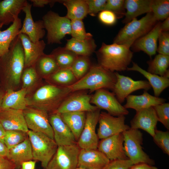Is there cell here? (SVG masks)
I'll return each instance as SVG.
<instances>
[{"instance_id": "8992f818", "label": "cell", "mask_w": 169, "mask_h": 169, "mask_svg": "<svg viewBox=\"0 0 169 169\" xmlns=\"http://www.w3.org/2000/svg\"><path fill=\"white\" fill-rule=\"evenodd\" d=\"M125 155L133 164L145 163L154 166L155 163L144 151L143 135L139 129L130 128L122 133Z\"/></svg>"}, {"instance_id": "e0dca14e", "label": "cell", "mask_w": 169, "mask_h": 169, "mask_svg": "<svg viewBox=\"0 0 169 169\" xmlns=\"http://www.w3.org/2000/svg\"><path fill=\"white\" fill-rule=\"evenodd\" d=\"M49 120L53 129L54 140L58 146L77 143L73 133L63 120L60 114L54 112L49 114Z\"/></svg>"}, {"instance_id": "60d3db41", "label": "cell", "mask_w": 169, "mask_h": 169, "mask_svg": "<svg viewBox=\"0 0 169 169\" xmlns=\"http://www.w3.org/2000/svg\"><path fill=\"white\" fill-rule=\"evenodd\" d=\"M28 132L20 130L6 131L3 140L9 149L23 141L28 137Z\"/></svg>"}, {"instance_id": "83f0119b", "label": "cell", "mask_w": 169, "mask_h": 169, "mask_svg": "<svg viewBox=\"0 0 169 169\" xmlns=\"http://www.w3.org/2000/svg\"><path fill=\"white\" fill-rule=\"evenodd\" d=\"M7 158L15 164V169H20L23 162L33 160L31 145L28 137L22 143L9 149Z\"/></svg>"}, {"instance_id": "52a82bcc", "label": "cell", "mask_w": 169, "mask_h": 169, "mask_svg": "<svg viewBox=\"0 0 169 169\" xmlns=\"http://www.w3.org/2000/svg\"><path fill=\"white\" fill-rule=\"evenodd\" d=\"M32 152L33 160L41 162L45 169L55 153L58 146L54 139L42 133L29 130L28 132Z\"/></svg>"}, {"instance_id": "d6986e66", "label": "cell", "mask_w": 169, "mask_h": 169, "mask_svg": "<svg viewBox=\"0 0 169 169\" xmlns=\"http://www.w3.org/2000/svg\"><path fill=\"white\" fill-rule=\"evenodd\" d=\"M158 121L155 110L151 107L136 112L130 121V128L144 130L152 137L154 135Z\"/></svg>"}, {"instance_id": "f6af8a7d", "label": "cell", "mask_w": 169, "mask_h": 169, "mask_svg": "<svg viewBox=\"0 0 169 169\" xmlns=\"http://www.w3.org/2000/svg\"><path fill=\"white\" fill-rule=\"evenodd\" d=\"M104 10L112 12L116 16L117 18L125 16V0H107Z\"/></svg>"}, {"instance_id": "9a60e30c", "label": "cell", "mask_w": 169, "mask_h": 169, "mask_svg": "<svg viewBox=\"0 0 169 169\" xmlns=\"http://www.w3.org/2000/svg\"><path fill=\"white\" fill-rule=\"evenodd\" d=\"M69 95L64 100L56 112H65L95 111L98 109L90 102L91 95L84 92H76Z\"/></svg>"}, {"instance_id": "d6a6232c", "label": "cell", "mask_w": 169, "mask_h": 169, "mask_svg": "<svg viewBox=\"0 0 169 169\" xmlns=\"http://www.w3.org/2000/svg\"><path fill=\"white\" fill-rule=\"evenodd\" d=\"M43 79L38 74L34 66L24 68L21 77V88L28 95L43 84Z\"/></svg>"}, {"instance_id": "e575fe53", "label": "cell", "mask_w": 169, "mask_h": 169, "mask_svg": "<svg viewBox=\"0 0 169 169\" xmlns=\"http://www.w3.org/2000/svg\"><path fill=\"white\" fill-rule=\"evenodd\" d=\"M34 67L39 76L45 80L59 69L51 54L42 55L35 63Z\"/></svg>"}, {"instance_id": "4dcf8cb0", "label": "cell", "mask_w": 169, "mask_h": 169, "mask_svg": "<svg viewBox=\"0 0 169 169\" xmlns=\"http://www.w3.org/2000/svg\"><path fill=\"white\" fill-rule=\"evenodd\" d=\"M97 46L92 38L81 40L72 38L67 40L64 48L78 56L89 57L95 52Z\"/></svg>"}, {"instance_id": "c3c4849f", "label": "cell", "mask_w": 169, "mask_h": 169, "mask_svg": "<svg viewBox=\"0 0 169 169\" xmlns=\"http://www.w3.org/2000/svg\"><path fill=\"white\" fill-rule=\"evenodd\" d=\"M133 165L129 159H115L110 161L103 169H129Z\"/></svg>"}, {"instance_id": "680465c9", "label": "cell", "mask_w": 169, "mask_h": 169, "mask_svg": "<svg viewBox=\"0 0 169 169\" xmlns=\"http://www.w3.org/2000/svg\"><path fill=\"white\" fill-rule=\"evenodd\" d=\"M6 131L0 122V138L3 139Z\"/></svg>"}, {"instance_id": "7bdbcfd3", "label": "cell", "mask_w": 169, "mask_h": 169, "mask_svg": "<svg viewBox=\"0 0 169 169\" xmlns=\"http://www.w3.org/2000/svg\"><path fill=\"white\" fill-rule=\"evenodd\" d=\"M156 144L163 152L169 155V132L168 130L163 131L156 129L152 137Z\"/></svg>"}, {"instance_id": "44dd1931", "label": "cell", "mask_w": 169, "mask_h": 169, "mask_svg": "<svg viewBox=\"0 0 169 169\" xmlns=\"http://www.w3.org/2000/svg\"><path fill=\"white\" fill-rule=\"evenodd\" d=\"M110 160L97 149H81L77 167L87 169H103Z\"/></svg>"}, {"instance_id": "7a4b0ae2", "label": "cell", "mask_w": 169, "mask_h": 169, "mask_svg": "<svg viewBox=\"0 0 169 169\" xmlns=\"http://www.w3.org/2000/svg\"><path fill=\"white\" fill-rule=\"evenodd\" d=\"M72 93L68 86H60L47 83L27 95V106L34 107L49 114L55 112L65 99Z\"/></svg>"}, {"instance_id": "b9f144b4", "label": "cell", "mask_w": 169, "mask_h": 169, "mask_svg": "<svg viewBox=\"0 0 169 169\" xmlns=\"http://www.w3.org/2000/svg\"><path fill=\"white\" fill-rule=\"evenodd\" d=\"M71 25L70 35L72 38L78 40H82L93 37L91 33L86 32L82 20H71Z\"/></svg>"}, {"instance_id": "ab89813d", "label": "cell", "mask_w": 169, "mask_h": 169, "mask_svg": "<svg viewBox=\"0 0 169 169\" xmlns=\"http://www.w3.org/2000/svg\"><path fill=\"white\" fill-rule=\"evenodd\" d=\"M151 8V12L158 21L164 20L169 17L168 0H153Z\"/></svg>"}, {"instance_id": "ba28073f", "label": "cell", "mask_w": 169, "mask_h": 169, "mask_svg": "<svg viewBox=\"0 0 169 169\" xmlns=\"http://www.w3.org/2000/svg\"><path fill=\"white\" fill-rule=\"evenodd\" d=\"M44 28L47 31L48 44H60L67 34H71V20L66 16H61L52 11H48L42 18Z\"/></svg>"}, {"instance_id": "cb8c5ba5", "label": "cell", "mask_w": 169, "mask_h": 169, "mask_svg": "<svg viewBox=\"0 0 169 169\" xmlns=\"http://www.w3.org/2000/svg\"><path fill=\"white\" fill-rule=\"evenodd\" d=\"M28 2L26 0L0 1V28L4 25L13 23Z\"/></svg>"}, {"instance_id": "ee69618b", "label": "cell", "mask_w": 169, "mask_h": 169, "mask_svg": "<svg viewBox=\"0 0 169 169\" xmlns=\"http://www.w3.org/2000/svg\"><path fill=\"white\" fill-rule=\"evenodd\" d=\"M158 121L161 122L167 130H169V103H164L153 107Z\"/></svg>"}, {"instance_id": "f35d334b", "label": "cell", "mask_w": 169, "mask_h": 169, "mask_svg": "<svg viewBox=\"0 0 169 169\" xmlns=\"http://www.w3.org/2000/svg\"><path fill=\"white\" fill-rule=\"evenodd\" d=\"M88 57L78 56L70 68L77 80L84 77L91 67Z\"/></svg>"}, {"instance_id": "bcb514c9", "label": "cell", "mask_w": 169, "mask_h": 169, "mask_svg": "<svg viewBox=\"0 0 169 169\" xmlns=\"http://www.w3.org/2000/svg\"><path fill=\"white\" fill-rule=\"evenodd\" d=\"M158 41L156 52L158 54L169 56V33L168 32H160Z\"/></svg>"}, {"instance_id": "d590c367", "label": "cell", "mask_w": 169, "mask_h": 169, "mask_svg": "<svg viewBox=\"0 0 169 169\" xmlns=\"http://www.w3.org/2000/svg\"><path fill=\"white\" fill-rule=\"evenodd\" d=\"M147 71L155 74L169 78V56L158 54L147 62Z\"/></svg>"}, {"instance_id": "6da1fadb", "label": "cell", "mask_w": 169, "mask_h": 169, "mask_svg": "<svg viewBox=\"0 0 169 169\" xmlns=\"http://www.w3.org/2000/svg\"><path fill=\"white\" fill-rule=\"evenodd\" d=\"M24 68L23 49L18 35L11 43L8 51L0 58V86L5 91L21 89Z\"/></svg>"}, {"instance_id": "11a10c76", "label": "cell", "mask_w": 169, "mask_h": 169, "mask_svg": "<svg viewBox=\"0 0 169 169\" xmlns=\"http://www.w3.org/2000/svg\"><path fill=\"white\" fill-rule=\"evenodd\" d=\"M36 162L33 160L24 161L21 164L20 169H35Z\"/></svg>"}, {"instance_id": "9f6ffc18", "label": "cell", "mask_w": 169, "mask_h": 169, "mask_svg": "<svg viewBox=\"0 0 169 169\" xmlns=\"http://www.w3.org/2000/svg\"><path fill=\"white\" fill-rule=\"evenodd\" d=\"M160 27L161 31H169V17L164 20L162 22H161Z\"/></svg>"}, {"instance_id": "816d5d0a", "label": "cell", "mask_w": 169, "mask_h": 169, "mask_svg": "<svg viewBox=\"0 0 169 169\" xmlns=\"http://www.w3.org/2000/svg\"><path fill=\"white\" fill-rule=\"evenodd\" d=\"M32 3L34 7H43L45 5L49 4L52 7L54 3L58 2V0H30Z\"/></svg>"}, {"instance_id": "7402d4cb", "label": "cell", "mask_w": 169, "mask_h": 169, "mask_svg": "<svg viewBox=\"0 0 169 169\" xmlns=\"http://www.w3.org/2000/svg\"><path fill=\"white\" fill-rule=\"evenodd\" d=\"M18 35L23 49L24 68L34 66L38 59L44 54L46 43L43 40L34 43L24 34L20 33Z\"/></svg>"}, {"instance_id": "7dc6e473", "label": "cell", "mask_w": 169, "mask_h": 169, "mask_svg": "<svg viewBox=\"0 0 169 169\" xmlns=\"http://www.w3.org/2000/svg\"><path fill=\"white\" fill-rule=\"evenodd\" d=\"M88 7V14L92 16L104 10L107 0H86Z\"/></svg>"}, {"instance_id": "4fadbf2b", "label": "cell", "mask_w": 169, "mask_h": 169, "mask_svg": "<svg viewBox=\"0 0 169 169\" xmlns=\"http://www.w3.org/2000/svg\"><path fill=\"white\" fill-rule=\"evenodd\" d=\"M125 116H115L106 112H100L97 133L99 139H102L122 133L129 129L130 127L125 124Z\"/></svg>"}, {"instance_id": "74e56055", "label": "cell", "mask_w": 169, "mask_h": 169, "mask_svg": "<svg viewBox=\"0 0 169 169\" xmlns=\"http://www.w3.org/2000/svg\"><path fill=\"white\" fill-rule=\"evenodd\" d=\"M54 57L59 69H70L78 55L64 47H58L50 54Z\"/></svg>"}, {"instance_id": "484cf974", "label": "cell", "mask_w": 169, "mask_h": 169, "mask_svg": "<svg viewBox=\"0 0 169 169\" xmlns=\"http://www.w3.org/2000/svg\"><path fill=\"white\" fill-rule=\"evenodd\" d=\"M152 0H125L126 12L122 22L126 24L140 15L151 12Z\"/></svg>"}, {"instance_id": "f1b7e54d", "label": "cell", "mask_w": 169, "mask_h": 169, "mask_svg": "<svg viewBox=\"0 0 169 169\" xmlns=\"http://www.w3.org/2000/svg\"><path fill=\"white\" fill-rule=\"evenodd\" d=\"M132 63V66L128 67L127 70L138 72L146 77L153 88L155 96L159 97L161 92L169 86V78L151 74L141 68L135 63L133 62Z\"/></svg>"}, {"instance_id": "9c48e42d", "label": "cell", "mask_w": 169, "mask_h": 169, "mask_svg": "<svg viewBox=\"0 0 169 169\" xmlns=\"http://www.w3.org/2000/svg\"><path fill=\"white\" fill-rule=\"evenodd\" d=\"M80 149L77 143L58 146L45 169H75Z\"/></svg>"}, {"instance_id": "5b68a950", "label": "cell", "mask_w": 169, "mask_h": 169, "mask_svg": "<svg viewBox=\"0 0 169 169\" xmlns=\"http://www.w3.org/2000/svg\"><path fill=\"white\" fill-rule=\"evenodd\" d=\"M158 22L152 12L147 13L140 19L134 18L120 30L113 43L131 47L136 40L148 33Z\"/></svg>"}, {"instance_id": "681fc988", "label": "cell", "mask_w": 169, "mask_h": 169, "mask_svg": "<svg viewBox=\"0 0 169 169\" xmlns=\"http://www.w3.org/2000/svg\"><path fill=\"white\" fill-rule=\"evenodd\" d=\"M98 17L99 20L102 23L109 26L114 24L118 19L114 13L107 10H103L100 12Z\"/></svg>"}, {"instance_id": "836d02e7", "label": "cell", "mask_w": 169, "mask_h": 169, "mask_svg": "<svg viewBox=\"0 0 169 169\" xmlns=\"http://www.w3.org/2000/svg\"><path fill=\"white\" fill-rule=\"evenodd\" d=\"M67 9L66 16L70 20H83L88 14V7L86 0H58Z\"/></svg>"}, {"instance_id": "ffe728a7", "label": "cell", "mask_w": 169, "mask_h": 169, "mask_svg": "<svg viewBox=\"0 0 169 169\" xmlns=\"http://www.w3.org/2000/svg\"><path fill=\"white\" fill-rule=\"evenodd\" d=\"M161 22L158 21L148 33L136 40L131 47V50L136 52L142 51L151 57L155 55L157 49L158 37L161 32Z\"/></svg>"}, {"instance_id": "f5cc1de1", "label": "cell", "mask_w": 169, "mask_h": 169, "mask_svg": "<svg viewBox=\"0 0 169 169\" xmlns=\"http://www.w3.org/2000/svg\"><path fill=\"white\" fill-rule=\"evenodd\" d=\"M9 149L5 144L3 139L0 138V158L7 157Z\"/></svg>"}, {"instance_id": "d4e9b609", "label": "cell", "mask_w": 169, "mask_h": 169, "mask_svg": "<svg viewBox=\"0 0 169 169\" xmlns=\"http://www.w3.org/2000/svg\"><path fill=\"white\" fill-rule=\"evenodd\" d=\"M126 99V102L124 106L126 109H134L136 112L163 103L166 101L165 99L152 96L145 90L141 95H129Z\"/></svg>"}, {"instance_id": "f907efd6", "label": "cell", "mask_w": 169, "mask_h": 169, "mask_svg": "<svg viewBox=\"0 0 169 169\" xmlns=\"http://www.w3.org/2000/svg\"><path fill=\"white\" fill-rule=\"evenodd\" d=\"M0 169H15V166L7 157L0 158Z\"/></svg>"}, {"instance_id": "ac0fdd59", "label": "cell", "mask_w": 169, "mask_h": 169, "mask_svg": "<svg viewBox=\"0 0 169 169\" xmlns=\"http://www.w3.org/2000/svg\"><path fill=\"white\" fill-rule=\"evenodd\" d=\"M32 7V4L28 3L23 9L22 11L25 13V16L18 34H24L33 42L36 43L43 38L45 32L42 20L36 21L33 20L31 13Z\"/></svg>"}, {"instance_id": "db71d44e", "label": "cell", "mask_w": 169, "mask_h": 169, "mask_svg": "<svg viewBox=\"0 0 169 169\" xmlns=\"http://www.w3.org/2000/svg\"><path fill=\"white\" fill-rule=\"evenodd\" d=\"M129 169H158L157 167L145 163L133 164Z\"/></svg>"}, {"instance_id": "5bb4252c", "label": "cell", "mask_w": 169, "mask_h": 169, "mask_svg": "<svg viewBox=\"0 0 169 169\" xmlns=\"http://www.w3.org/2000/svg\"><path fill=\"white\" fill-rule=\"evenodd\" d=\"M115 74L116 80L112 90L121 104L134 91L141 89L147 91L151 87L146 80L135 81L128 76L120 75L117 72H115Z\"/></svg>"}, {"instance_id": "603a6c76", "label": "cell", "mask_w": 169, "mask_h": 169, "mask_svg": "<svg viewBox=\"0 0 169 169\" xmlns=\"http://www.w3.org/2000/svg\"><path fill=\"white\" fill-rule=\"evenodd\" d=\"M0 122L5 131H29L23 110L12 109L0 110Z\"/></svg>"}, {"instance_id": "277c9868", "label": "cell", "mask_w": 169, "mask_h": 169, "mask_svg": "<svg viewBox=\"0 0 169 169\" xmlns=\"http://www.w3.org/2000/svg\"><path fill=\"white\" fill-rule=\"evenodd\" d=\"M116 80L115 72L105 69L98 64L91 66L84 77L69 86L72 92L86 90L92 92L101 89L112 90Z\"/></svg>"}, {"instance_id": "2e32d148", "label": "cell", "mask_w": 169, "mask_h": 169, "mask_svg": "<svg viewBox=\"0 0 169 169\" xmlns=\"http://www.w3.org/2000/svg\"><path fill=\"white\" fill-rule=\"evenodd\" d=\"M124 137L122 133L101 139L97 149L110 160L128 159L124 149Z\"/></svg>"}, {"instance_id": "94428289", "label": "cell", "mask_w": 169, "mask_h": 169, "mask_svg": "<svg viewBox=\"0 0 169 169\" xmlns=\"http://www.w3.org/2000/svg\"></svg>"}, {"instance_id": "8d00e7d4", "label": "cell", "mask_w": 169, "mask_h": 169, "mask_svg": "<svg viewBox=\"0 0 169 169\" xmlns=\"http://www.w3.org/2000/svg\"><path fill=\"white\" fill-rule=\"evenodd\" d=\"M45 80L48 83L63 87L69 86L77 81L70 69H59Z\"/></svg>"}, {"instance_id": "6f0895ef", "label": "cell", "mask_w": 169, "mask_h": 169, "mask_svg": "<svg viewBox=\"0 0 169 169\" xmlns=\"http://www.w3.org/2000/svg\"><path fill=\"white\" fill-rule=\"evenodd\" d=\"M5 93V91L0 86V109L2 105L3 99Z\"/></svg>"}, {"instance_id": "4316f807", "label": "cell", "mask_w": 169, "mask_h": 169, "mask_svg": "<svg viewBox=\"0 0 169 169\" xmlns=\"http://www.w3.org/2000/svg\"><path fill=\"white\" fill-rule=\"evenodd\" d=\"M27 95L26 90L22 88L16 91L9 90L6 91L0 110L8 109L23 110L27 106Z\"/></svg>"}, {"instance_id": "1f68e13d", "label": "cell", "mask_w": 169, "mask_h": 169, "mask_svg": "<svg viewBox=\"0 0 169 169\" xmlns=\"http://www.w3.org/2000/svg\"><path fill=\"white\" fill-rule=\"evenodd\" d=\"M22 26L21 19L18 17L6 29L1 31L0 28V58L8 51L12 41L18 35Z\"/></svg>"}, {"instance_id": "30bf717a", "label": "cell", "mask_w": 169, "mask_h": 169, "mask_svg": "<svg viewBox=\"0 0 169 169\" xmlns=\"http://www.w3.org/2000/svg\"><path fill=\"white\" fill-rule=\"evenodd\" d=\"M29 130L43 133L54 139L52 127L49 120V114L45 111L30 106L23 110Z\"/></svg>"}, {"instance_id": "7c38bea8", "label": "cell", "mask_w": 169, "mask_h": 169, "mask_svg": "<svg viewBox=\"0 0 169 169\" xmlns=\"http://www.w3.org/2000/svg\"><path fill=\"white\" fill-rule=\"evenodd\" d=\"M100 109L86 112L84 125L77 141V144L81 149H96L99 138L96 132V128L98 123Z\"/></svg>"}, {"instance_id": "f546056e", "label": "cell", "mask_w": 169, "mask_h": 169, "mask_svg": "<svg viewBox=\"0 0 169 169\" xmlns=\"http://www.w3.org/2000/svg\"><path fill=\"white\" fill-rule=\"evenodd\" d=\"M86 112L75 111L60 114L62 120L69 128L77 141L79 138L84 125Z\"/></svg>"}, {"instance_id": "8fae6325", "label": "cell", "mask_w": 169, "mask_h": 169, "mask_svg": "<svg viewBox=\"0 0 169 169\" xmlns=\"http://www.w3.org/2000/svg\"><path fill=\"white\" fill-rule=\"evenodd\" d=\"M91 96L90 102L100 109H104L110 115L115 116H125L129 111L122 105L113 92H110L105 89L95 91Z\"/></svg>"}, {"instance_id": "91938a15", "label": "cell", "mask_w": 169, "mask_h": 169, "mask_svg": "<svg viewBox=\"0 0 169 169\" xmlns=\"http://www.w3.org/2000/svg\"><path fill=\"white\" fill-rule=\"evenodd\" d=\"M75 169H87L84 168H80V167H77Z\"/></svg>"}, {"instance_id": "3957f363", "label": "cell", "mask_w": 169, "mask_h": 169, "mask_svg": "<svg viewBox=\"0 0 169 169\" xmlns=\"http://www.w3.org/2000/svg\"><path fill=\"white\" fill-rule=\"evenodd\" d=\"M130 48L125 44L103 43L96 52L98 64L113 72L127 70L133 56Z\"/></svg>"}]
</instances>
